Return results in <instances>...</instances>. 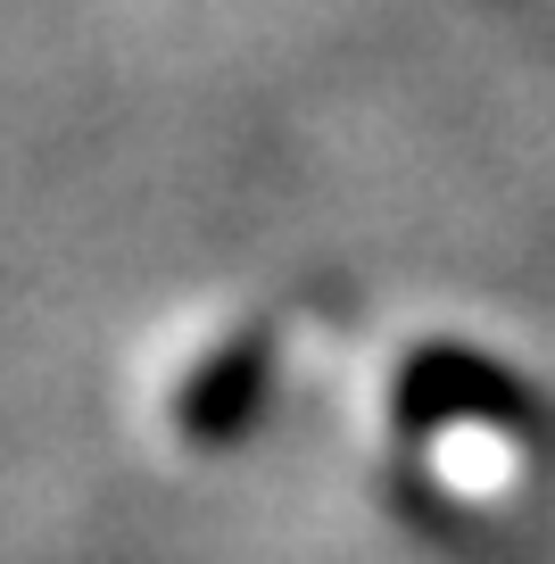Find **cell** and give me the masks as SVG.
Masks as SVG:
<instances>
[{
  "label": "cell",
  "mask_w": 555,
  "mask_h": 564,
  "mask_svg": "<svg viewBox=\"0 0 555 564\" xmlns=\"http://www.w3.org/2000/svg\"><path fill=\"white\" fill-rule=\"evenodd\" d=\"M390 423L399 432H505V441H547V399L522 382L505 357L465 340H423L390 373Z\"/></svg>",
  "instance_id": "cell-1"
},
{
  "label": "cell",
  "mask_w": 555,
  "mask_h": 564,
  "mask_svg": "<svg viewBox=\"0 0 555 564\" xmlns=\"http://www.w3.org/2000/svg\"><path fill=\"white\" fill-rule=\"evenodd\" d=\"M274 373H282V340L274 324H241L232 340H216V349H199L192 366H183V382H174V432L192 448H232L258 432L265 399H274Z\"/></svg>",
  "instance_id": "cell-2"
}]
</instances>
